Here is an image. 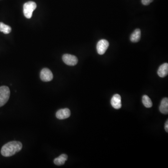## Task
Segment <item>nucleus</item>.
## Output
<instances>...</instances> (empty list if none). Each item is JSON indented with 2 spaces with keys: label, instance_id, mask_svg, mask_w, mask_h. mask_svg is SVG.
I'll return each instance as SVG.
<instances>
[{
  "label": "nucleus",
  "instance_id": "15",
  "mask_svg": "<svg viewBox=\"0 0 168 168\" xmlns=\"http://www.w3.org/2000/svg\"><path fill=\"white\" fill-rule=\"evenodd\" d=\"M154 0H141L142 4L144 5H149L151 2H153Z\"/></svg>",
  "mask_w": 168,
  "mask_h": 168
},
{
  "label": "nucleus",
  "instance_id": "14",
  "mask_svg": "<svg viewBox=\"0 0 168 168\" xmlns=\"http://www.w3.org/2000/svg\"><path fill=\"white\" fill-rule=\"evenodd\" d=\"M0 32H2L5 34H8L11 32V28L3 22H0Z\"/></svg>",
  "mask_w": 168,
  "mask_h": 168
},
{
  "label": "nucleus",
  "instance_id": "6",
  "mask_svg": "<svg viewBox=\"0 0 168 168\" xmlns=\"http://www.w3.org/2000/svg\"><path fill=\"white\" fill-rule=\"evenodd\" d=\"M41 80L44 81V82H49L52 80L53 78V75L52 71L49 69L45 68L42 70L40 72Z\"/></svg>",
  "mask_w": 168,
  "mask_h": 168
},
{
  "label": "nucleus",
  "instance_id": "16",
  "mask_svg": "<svg viewBox=\"0 0 168 168\" xmlns=\"http://www.w3.org/2000/svg\"><path fill=\"white\" fill-rule=\"evenodd\" d=\"M165 131L168 132V121L167 120L166 122H165Z\"/></svg>",
  "mask_w": 168,
  "mask_h": 168
},
{
  "label": "nucleus",
  "instance_id": "5",
  "mask_svg": "<svg viewBox=\"0 0 168 168\" xmlns=\"http://www.w3.org/2000/svg\"><path fill=\"white\" fill-rule=\"evenodd\" d=\"M109 42L105 39H101L98 42L97 45V50L100 55L104 54L109 47Z\"/></svg>",
  "mask_w": 168,
  "mask_h": 168
},
{
  "label": "nucleus",
  "instance_id": "3",
  "mask_svg": "<svg viewBox=\"0 0 168 168\" xmlns=\"http://www.w3.org/2000/svg\"><path fill=\"white\" fill-rule=\"evenodd\" d=\"M37 8V4L34 1H29L26 2L24 5V15L26 18L30 19L32 18L34 10H35Z\"/></svg>",
  "mask_w": 168,
  "mask_h": 168
},
{
  "label": "nucleus",
  "instance_id": "8",
  "mask_svg": "<svg viewBox=\"0 0 168 168\" xmlns=\"http://www.w3.org/2000/svg\"><path fill=\"white\" fill-rule=\"evenodd\" d=\"M112 106L116 109H119L121 107V97L119 94H115L112 97L111 101Z\"/></svg>",
  "mask_w": 168,
  "mask_h": 168
},
{
  "label": "nucleus",
  "instance_id": "10",
  "mask_svg": "<svg viewBox=\"0 0 168 168\" xmlns=\"http://www.w3.org/2000/svg\"><path fill=\"white\" fill-rule=\"evenodd\" d=\"M159 110L163 114H166L168 113V99L165 98L162 100L161 104L159 107Z\"/></svg>",
  "mask_w": 168,
  "mask_h": 168
},
{
  "label": "nucleus",
  "instance_id": "9",
  "mask_svg": "<svg viewBox=\"0 0 168 168\" xmlns=\"http://www.w3.org/2000/svg\"><path fill=\"white\" fill-rule=\"evenodd\" d=\"M157 74L159 77L164 78L168 74V64L164 63L159 67L157 71Z\"/></svg>",
  "mask_w": 168,
  "mask_h": 168
},
{
  "label": "nucleus",
  "instance_id": "13",
  "mask_svg": "<svg viewBox=\"0 0 168 168\" xmlns=\"http://www.w3.org/2000/svg\"><path fill=\"white\" fill-rule=\"evenodd\" d=\"M142 101L146 108H150L152 106V102L149 97L147 95H144L142 96Z\"/></svg>",
  "mask_w": 168,
  "mask_h": 168
},
{
  "label": "nucleus",
  "instance_id": "12",
  "mask_svg": "<svg viewBox=\"0 0 168 168\" xmlns=\"http://www.w3.org/2000/svg\"><path fill=\"white\" fill-rule=\"evenodd\" d=\"M68 159V156L66 154H62L54 160V163L57 166L63 165L65 164V161Z\"/></svg>",
  "mask_w": 168,
  "mask_h": 168
},
{
  "label": "nucleus",
  "instance_id": "11",
  "mask_svg": "<svg viewBox=\"0 0 168 168\" xmlns=\"http://www.w3.org/2000/svg\"><path fill=\"white\" fill-rule=\"evenodd\" d=\"M141 37V30L139 29H135L130 36V41L133 43H137L140 41Z\"/></svg>",
  "mask_w": 168,
  "mask_h": 168
},
{
  "label": "nucleus",
  "instance_id": "4",
  "mask_svg": "<svg viewBox=\"0 0 168 168\" xmlns=\"http://www.w3.org/2000/svg\"><path fill=\"white\" fill-rule=\"evenodd\" d=\"M62 60L64 63L69 66H74L78 62L77 57L71 54H64L62 57Z\"/></svg>",
  "mask_w": 168,
  "mask_h": 168
},
{
  "label": "nucleus",
  "instance_id": "7",
  "mask_svg": "<svg viewBox=\"0 0 168 168\" xmlns=\"http://www.w3.org/2000/svg\"><path fill=\"white\" fill-rule=\"evenodd\" d=\"M71 116V111L69 109H61L57 112L56 114V117L60 120H64L67 119Z\"/></svg>",
  "mask_w": 168,
  "mask_h": 168
},
{
  "label": "nucleus",
  "instance_id": "1",
  "mask_svg": "<svg viewBox=\"0 0 168 168\" xmlns=\"http://www.w3.org/2000/svg\"><path fill=\"white\" fill-rule=\"evenodd\" d=\"M22 148V144L20 141H11L3 146L1 153L4 157H10L19 152Z\"/></svg>",
  "mask_w": 168,
  "mask_h": 168
},
{
  "label": "nucleus",
  "instance_id": "2",
  "mask_svg": "<svg viewBox=\"0 0 168 168\" xmlns=\"http://www.w3.org/2000/svg\"><path fill=\"white\" fill-rule=\"evenodd\" d=\"M10 92L7 86L0 87V108L8 102L10 97Z\"/></svg>",
  "mask_w": 168,
  "mask_h": 168
}]
</instances>
